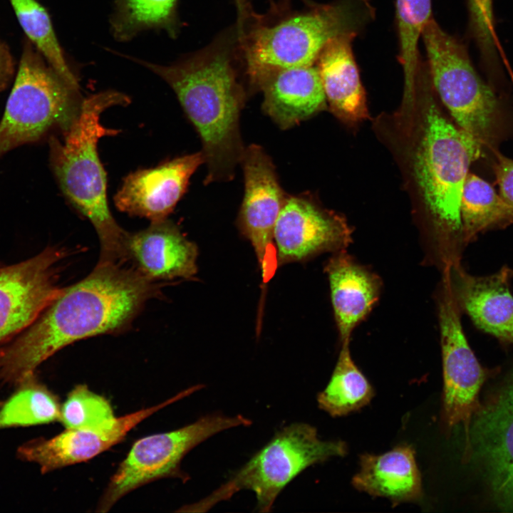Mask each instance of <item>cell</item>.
I'll return each mask as SVG.
<instances>
[{"label":"cell","instance_id":"6da1fadb","mask_svg":"<svg viewBox=\"0 0 513 513\" xmlns=\"http://www.w3.org/2000/svg\"><path fill=\"white\" fill-rule=\"evenodd\" d=\"M157 286L134 268L98 261L85 279L61 289L36 321L0 351V380L18 385L78 340L124 330Z\"/></svg>","mask_w":513,"mask_h":513},{"label":"cell","instance_id":"7a4b0ae2","mask_svg":"<svg viewBox=\"0 0 513 513\" xmlns=\"http://www.w3.org/2000/svg\"><path fill=\"white\" fill-rule=\"evenodd\" d=\"M130 59L175 93L201 138L208 170L205 182L232 179L244 151L239 125L244 94L228 51L212 46L170 65Z\"/></svg>","mask_w":513,"mask_h":513},{"label":"cell","instance_id":"3957f363","mask_svg":"<svg viewBox=\"0 0 513 513\" xmlns=\"http://www.w3.org/2000/svg\"><path fill=\"white\" fill-rule=\"evenodd\" d=\"M130 99L117 91H104L81 101L78 113L64 133L63 142L49 138L52 170L64 195L93 225L100 243L99 261L119 262L128 232L113 217L106 196V174L98 153L100 138L118 130L101 125V113Z\"/></svg>","mask_w":513,"mask_h":513},{"label":"cell","instance_id":"277c9868","mask_svg":"<svg viewBox=\"0 0 513 513\" xmlns=\"http://www.w3.org/2000/svg\"><path fill=\"white\" fill-rule=\"evenodd\" d=\"M370 13L366 0H341L252 29L242 41L250 80L256 86L276 71L314 65L331 40L357 34Z\"/></svg>","mask_w":513,"mask_h":513},{"label":"cell","instance_id":"5b68a950","mask_svg":"<svg viewBox=\"0 0 513 513\" xmlns=\"http://www.w3.org/2000/svg\"><path fill=\"white\" fill-rule=\"evenodd\" d=\"M481 145L456 128L431 103L417 151L415 171L428 209L450 242L454 261L464 243L460 200L468 169Z\"/></svg>","mask_w":513,"mask_h":513},{"label":"cell","instance_id":"8992f818","mask_svg":"<svg viewBox=\"0 0 513 513\" xmlns=\"http://www.w3.org/2000/svg\"><path fill=\"white\" fill-rule=\"evenodd\" d=\"M348 452L342 440H322L317 430L305 423L282 428L229 479L200 501L180 512H204L241 490L252 491L256 509L269 512L282 489L307 467Z\"/></svg>","mask_w":513,"mask_h":513},{"label":"cell","instance_id":"52a82bcc","mask_svg":"<svg viewBox=\"0 0 513 513\" xmlns=\"http://www.w3.org/2000/svg\"><path fill=\"white\" fill-rule=\"evenodd\" d=\"M78 93L27 43L0 122V157L39 140L55 125L65 133L80 109Z\"/></svg>","mask_w":513,"mask_h":513},{"label":"cell","instance_id":"ba28073f","mask_svg":"<svg viewBox=\"0 0 513 513\" xmlns=\"http://www.w3.org/2000/svg\"><path fill=\"white\" fill-rule=\"evenodd\" d=\"M421 38L440 98L459 128L482 145L490 137L495 119L497 101L493 91L477 73L464 45L433 18Z\"/></svg>","mask_w":513,"mask_h":513},{"label":"cell","instance_id":"9c48e42d","mask_svg":"<svg viewBox=\"0 0 513 513\" xmlns=\"http://www.w3.org/2000/svg\"><path fill=\"white\" fill-rule=\"evenodd\" d=\"M251 423L241 415L213 414L179 429L138 440L110 477L96 512L109 511L124 496L153 481L167 477L188 480L180 463L191 450L221 431Z\"/></svg>","mask_w":513,"mask_h":513},{"label":"cell","instance_id":"30bf717a","mask_svg":"<svg viewBox=\"0 0 513 513\" xmlns=\"http://www.w3.org/2000/svg\"><path fill=\"white\" fill-rule=\"evenodd\" d=\"M460 313L446 277L439 301L443 376L440 418L447 432L462 425L466 455L472 419L480 403L479 394L493 371L478 361L464 333Z\"/></svg>","mask_w":513,"mask_h":513},{"label":"cell","instance_id":"8fae6325","mask_svg":"<svg viewBox=\"0 0 513 513\" xmlns=\"http://www.w3.org/2000/svg\"><path fill=\"white\" fill-rule=\"evenodd\" d=\"M475 457L496 505L513 511V372L480 402L466 460Z\"/></svg>","mask_w":513,"mask_h":513},{"label":"cell","instance_id":"7c38bea8","mask_svg":"<svg viewBox=\"0 0 513 513\" xmlns=\"http://www.w3.org/2000/svg\"><path fill=\"white\" fill-rule=\"evenodd\" d=\"M63 256L62 250L48 247L21 262L0 264V351L59 294L58 264Z\"/></svg>","mask_w":513,"mask_h":513},{"label":"cell","instance_id":"4fadbf2b","mask_svg":"<svg viewBox=\"0 0 513 513\" xmlns=\"http://www.w3.org/2000/svg\"><path fill=\"white\" fill-rule=\"evenodd\" d=\"M198 387L197 385L190 387L157 405L115 417L100 425L66 428L53 437L30 440L18 449V456L24 461L37 464L43 474L88 461L121 442L142 421L198 390Z\"/></svg>","mask_w":513,"mask_h":513},{"label":"cell","instance_id":"5bb4252c","mask_svg":"<svg viewBox=\"0 0 513 513\" xmlns=\"http://www.w3.org/2000/svg\"><path fill=\"white\" fill-rule=\"evenodd\" d=\"M274 239L280 262L298 261L326 251L343 250L351 231L341 216L300 197L286 198Z\"/></svg>","mask_w":513,"mask_h":513},{"label":"cell","instance_id":"9a60e30c","mask_svg":"<svg viewBox=\"0 0 513 513\" xmlns=\"http://www.w3.org/2000/svg\"><path fill=\"white\" fill-rule=\"evenodd\" d=\"M204 162L200 152L130 173L114 197L115 206L151 222L165 219L185 192L191 175Z\"/></svg>","mask_w":513,"mask_h":513},{"label":"cell","instance_id":"2e32d148","mask_svg":"<svg viewBox=\"0 0 513 513\" xmlns=\"http://www.w3.org/2000/svg\"><path fill=\"white\" fill-rule=\"evenodd\" d=\"M244 175V197L239 214L240 227L250 241L264 274L267 251L286 198L274 165L256 145L244 149L241 160Z\"/></svg>","mask_w":513,"mask_h":513},{"label":"cell","instance_id":"e0dca14e","mask_svg":"<svg viewBox=\"0 0 513 513\" xmlns=\"http://www.w3.org/2000/svg\"><path fill=\"white\" fill-rule=\"evenodd\" d=\"M446 276L460 311L480 329L501 342L513 344V270L504 266L494 274L476 276L457 262L447 264Z\"/></svg>","mask_w":513,"mask_h":513},{"label":"cell","instance_id":"ac0fdd59","mask_svg":"<svg viewBox=\"0 0 513 513\" xmlns=\"http://www.w3.org/2000/svg\"><path fill=\"white\" fill-rule=\"evenodd\" d=\"M197 257V246L167 219L128 233L124 243L123 260H130L134 269L152 281L192 277Z\"/></svg>","mask_w":513,"mask_h":513},{"label":"cell","instance_id":"d6986e66","mask_svg":"<svg viewBox=\"0 0 513 513\" xmlns=\"http://www.w3.org/2000/svg\"><path fill=\"white\" fill-rule=\"evenodd\" d=\"M352 478L354 488L389 499L393 506L423 497L422 477L411 445L402 444L380 454L363 453Z\"/></svg>","mask_w":513,"mask_h":513},{"label":"cell","instance_id":"ffe728a7","mask_svg":"<svg viewBox=\"0 0 513 513\" xmlns=\"http://www.w3.org/2000/svg\"><path fill=\"white\" fill-rule=\"evenodd\" d=\"M256 86L264 93V110L284 129L326 106L325 92L315 65L276 71Z\"/></svg>","mask_w":513,"mask_h":513},{"label":"cell","instance_id":"44dd1931","mask_svg":"<svg viewBox=\"0 0 513 513\" xmlns=\"http://www.w3.org/2000/svg\"><path fill=\"white\" fill-rule=\"evenodd\" d=\"M325 270L341 341H347L378 301L381 281L344 249L336 252L327 262Z\"/></svg>","mask_w":513,"mask_h":513},{"label":"cell","instance_id":"7402d4cb","mask_svg":"<svg viewBox=\"0 0 513 513\" xmlns=\"http://www.w3.org/2000/svg\"><path fill=\"white\" fill-rule=\"evenodd\" d=\"M356 35L347 33L333 38L316 62L331 110L341 119L351 122L368 117L366 94L352 49Z\"/></svg>","mask_w":513,"mask_h":513},{"label":"cell","instance_id":"603a6c76","mask_svg":"<svg viewBox=\"0 0 513 513\" xmlns=\"http://www.w3.org/2000/svg\"><path fill=\"white\" fill-rule=\"evenodd\" d=\"M374 395L373 387L352 359L349 340L342 341L330 380L318 394V407L332 417L345 416L367 405Z\"/></svg>","mask_w":513,"mask_h":513},{"label":"cell","instance_id":"cb8c5ba5","mask_svg":"<svg viewBox=\"0 0 513 513\" xmlns=\"http://www.w3.org/2000/svg\"><path fill=\"white\" fill-rule=\"evenodd\" d=\"M460 217L465 244L488 229L513 223V212L501 196L473 174L467 175L463 185Z\"/></svg>","mask_w":513,"mask_h":513},{"label":"cell","instance_id":"d4e9b609","mask_svg":"<svg viewBox=\"0 0 513 513\" xmlns=\"http://www.w3.org/2000/svg\"><path fill=\"white\" fill-rule=\"evenodd\" d=\"M0 407V429L27 427L59 421L58 396L38 380L35 374L24 380Z\"/></svg>","mask_w":513,"mask_h":513},{"label":"cell","instance_id":"484cf974","mask_svg":"<svg viewBox=\"0 0 513 513\" xmlns=\"http://www.w3.org/2000/svg\"><path fill=\"white\" fill-rule=\"evenodd\" d=\"M178 0H114L111 31L120 41L132 39L148 29L177 33Z\"/></svg>","mask_w":513,"mask_h":513},{"label":"cell","instance_id":"4316f807","mask_svg":"<svg viewBox=\"0 0 513 513\" xmlns=\"http://www.w3.org/2000/svg\"><path fill=\"white\" fill-rule=\"evenodd\" d=\"M24 33L48 65L71 87L79 84L67 63L51 20L36 0H9Z\"/></svg>","mask_w":513,"mask_h":513},{"label":"cell","instance_id":"83f0119b","mask_svg":"<svg viewBox=\"0 0 513 513\" xmlns=\"http://www.w3.org/2000/svg\"><path fill=\"white\" fill-rule=\"evenodd\" d=\"M399 60L405 77V98H413L419 71L418 42L431 16V0H395Z\"/></svg>","mask_w":513,"mask_h":513},{"label":"cell","instance_id":"f1b7e54d","mask_svg":"<svg viewBox=\"0 0 513 513\" xmlns=\"http://www.w3.org/2000/svg\"><path fill=\"white\" fill-rule=\"evenodd\" d=\"M110 401L85 384L76 385L61 405L59 422L66 428L102 425L115 418Z\"/></svg>","mask_w":513,"mask_h":513},{"label":"cell","instance_id":"f546056e","mask_svg":"<svg viewBox=\"0 0 513 513\" xmlns=\"http://www.w3.org/2000/svg\"><path fill=\"white\" fill-rule=\"evenodd\" d=\"M473 36L485 63L497 59L492 0H468Z\"/></svg>","mask_w":513,"mask_h":513},{"label":"cell","instance_id":"4dcf8cb0","mask_svg":"<svg viewBox=\"0 0 513 513\" xmlns=\"http://www.w3.org/2000/svg\"><path fill=\"white\" fill-rule=\"evenodd\" d=\"M495 172L499 195L513 212V160L499 155Z\"/></svg>","mask_w":513,"mask_h":513},{"label":"cell","instance_id":"1f68e13d","mask_svg":"<svg viewBox=\"0 0 513 513\" xmlns=\"http://www.w3.org/2000/svg\"><path fill=\"white\" fill-rule=\"evenodd\" d=\"M13 73L12 57L7 46L0 41V93L8 86Z\"/></svg>","mask_w":513,"mask_h":513},{"label":"cell","instance_id":"d6a6232c","mask_svg":"<svg viewBox=\"0 0 513 513\" xmlns=\"http://www.w3.org/2000/svg\"><path fill=\"white\" fill-rule=\"evenodd\" d=\"M239 1H240V4H241V1L239 0Z\"/></svg>","mask_w":513,"mask_h":513},{"label":"cell","instance_id":"836d02e7","mask_svg":"<svg viewBox=\"0 0 513 513\" xmlns=\"http://www.w3.org/2000/svg\"><path fill=\"white\" fill-rule=\"evenodd\" d=\"M303 1H305V0H303Z\"/></svg>","mask_w":513,"mask_h":513}]
</instances>
